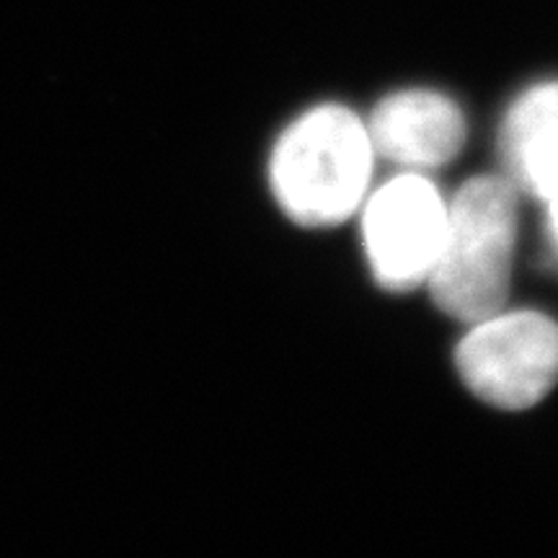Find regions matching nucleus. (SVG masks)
Here are the masks:
<instances>
[{
	"mask_svg": "<svg viewBox=\"0 0 558 558\" xmlns=\"http://www.w3.org/2000/svg\"><path fill=\"white\" fill-rule=\"evenodd\" d=\"M518 235V202L509 179L465 181L448 207V228L429 290L448 316L463 324L497 316L505 308Z\"/></svg>",
	"mask_w": 558,
	"mask_h": 558,
	"instance_id": "1",
	"label": "nucleus"
},
{
	"mask_svg": "<svg viewBox=\"0 0 558 558\" xmlns=\"http://www.w3.org/2000/svg\"><path fill=\"white\" fill-rule=\"evenodd\" d=\"M373 143L357 114L326 104L300 117L271 156V186L300 226H337L357 209L373 173Z\"/></svg>",
	"mask_w": 558,
	"mask_h": 558,
	"instance_id": "2",
	"label": "nucleus"
},
{
	"mask_svg": "<svg viewBox=\"0 0 558 558\" xmlns=\"http://www.w3.org/2000/svg\"><path fill=\"white\" fill-rule=\"evenodd\" d=\"M465 386L499 409L535 407L558 380V324L543 313H497L458 344Z\"/></svg>",
	"mask_w": 558,
	"mask_h": 558,
	"instance_id": "3",
	"label": "nucleus"
},
{
	"mask_svg": "<svg viewBox=\"0 0 558 558\" xmlns=\"http://www.w3.org/2000/svg\"><path fill=\"white\" fill-rule=\"evenodd\" d=\"M448 228V205L416 173L388 181L367 202L362 233L373 275L390 292L414 290L429 277Z\"/></svg>",
	"mask_w": 558,
	"mask_h": 558,
	"instance_id": "4",
	"label": "nucleus"
},
{
	"mask_svg": "<svg viewBox=\"0 0 558 558\" xmlns=\"http://www.w3.org/2000/svg\"><path fill=\"white\" fill-rule=\"evenodd\" d=\"M373 150L401 166H442L465 140L460 109L435 90H403L378 104L367 124Z\"/></svg>",
	"mask_w": 558,
	"mask_h": 558,
	"instance_id": "5",
	"label": "nucleus"
},
{
	"mask_svg": "<svg viewBox=\"0 0 558 558\" xmlns=\"http://www.w3.org/2000/svg\"><path fill=\"white\" fill-rule=\"evenodd\" d=\"M509 181L541 199L558 197V81L530 88L501 128Z\"/></svg>",
	"mask_w": 558,
	"mask_h": 558,
	"instance_id": "6",
	"label": "nucleus"
},
{
	"mask_svg": "<svg viewBox=\"0 0 558 558\" xmlns=\"http://www.w3.org/2000/svg\"><path fill=\"white\" fill-rule=\"evenodd\" d=\"M548 205H550V228H554V235H556V241H558V197L550 199Z\"/></svg>",
	"mask_w": 558,
	"mask_h": 558,
	"instance_id": "7",
	"label": "nucleus"
}]
</instances>
